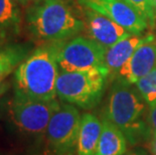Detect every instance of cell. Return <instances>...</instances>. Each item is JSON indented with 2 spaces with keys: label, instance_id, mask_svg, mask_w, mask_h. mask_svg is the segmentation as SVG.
<instances>
[{
  "label": "cell",
  "instance_id": "5bb4252c",
  "mask_svg": "<svg viewBox=\"0 0 156 155\" xmlns=\"http://www.w3.org/2000/svg\"><path fill=\"white\" fill-rule=\"evenodd\" d=\"M30 54V48L24 44H11L0 48V93L4 82L11 72Z\"/></svg>",
  "mask_w": 156,
  "mask_h": 155
},
{
  "label": "cell",
  "instance_id": "7c38bea8",
  "mask_svg": "<svg viewBox=\"0 0 156 155\" xmlns=\"http://www.w3.org/2000/svg\"><path fill=\"white\" fill-rule=\"evenodd\" d=\"M102 131V121L94 114L82 115L77 142L78 155H95Z\"/></svg>",
  "mask_w": 156,
  "mask_h": 155
},
{
  "label": "cell",
  "instance_id": "ac0fdd59",
  "mask_svg": "<svg viewBox=\"0 0 156 155\" xmlns=\"http://www.w3.org/2000/svg\"><path fill=\"white\" fill-rule=\"evenodd\" d=\"M147 122L150 130L156 133V103L152 106H149L148 115H147Z\"/></svg>",
  "mask_w": 156,
  "mask_h": 155
},
{
  "label": "cell",
  "instance_id": "9a60e30c",
  "mask_svg": "<svg viewBox=\"0 0 156 155\" xmlns=\"http://www.w3.org/2000/svg\"><path fill=\"white\" fill-rule=\"evenodd\" d=\"M21 11L15 0H0V37L3 41L20 33Z\"/></svg>",
  "mask_w": 156,
  "mask_h": 155
},
{
  "label": "cell",
  "instance_id": "52a82bcc",
  "mask_svg": "<svg viewBox=\"0 0 156 155\" xmlns=\"http://www.w3.org/2000/svg\"><path fill=\"white\" fill-rule=\"evenodd\" d=\"M81 114L72 104H61L46 128V138L51 149L58 155H72L77 142Z\"/></svg>",
  "mask_w": 156,
  "mask_h": 155
},
{
  "label": "cell",
  "instance_id": "7402d4cb",
  "mask_svg": "<svg viewBox=\"0 0 156 155\" xmlns=\"http://www.w3.org/2000/svg\"><path fill=\"white\" fill-rule=\"evenodd\" d=\"M124 155H145L144 153H141V152H131L129 154H124Z\"/></svg>",
  "mask_w": 156,
  "mask_h": 155
},
{
  "label": "cell",
  "instance_id": "277c9868",
  "mask_svg": "<svg viewBox=\"0 0 156 155\" xmlns=\"http://www.w3.org/2000/svg\"><path fill=\"white\" fill-rule=\"evenodd\" d=\"M108 76L106 68L79 72L59 70L56 96L65 103L90 110L100 103Z\"/></svg>",
  "mask_w": 156,
  "mask_h": 155
},
{
  "label": "cell",
  "instance_id": "2e32d148",
  "mask_svg": "<svg viewBox=\"0 0 156 155\" xmlns=\"http://www.w3.org/2000/svg\"><path fill=\"white\" fill-rule=\"evenodd\" d=\"M135 86L148 107L156 103V69L140 79Z\"/></svg>",
  "mask_w": 156,
  "mask_h": 155
},
{
  "label": "cell",
  "instance_id": "8fae6325",
  "mask_svg": "<svg viewBox=\"0 0 156 155\" xmlns=\"http://www.w3.org/2000/svg\"><path fill=\"white\" fill-rule=\"evenodd\" d=\"M154 38L153 34L145 35H130L116 42L109 48L106 49L105 54V68L109 75H116L123 68L129 58L132 57L135 51L140 45Z\"/></svg>",
  "mask_w": 156,
  "mask_h": 155
},
{
  "label": "cell",
  "instance_id": "ffe728a7",
  "mask_svg": "<svg viewBox=\"0 0 156 155\" xmlns=\"http://www.w3.org/2000/svg\"><path fill=\"white\" fill-rule=\"evenodd\" d=\"M151 149L154 155H156V133L153 134V138H152V143H151Z\"/></svg>",
  "mask_w": 156,
  "mask_h": 155
},
{
  "label": "cell",
  "instance_id": "603a6c76",
  "mask_svg": "<svg viewBox=\"0 0 156 155\" xmlns=\"http://www.w3.org/2000/svg\"><path fill=\"white\" fill-rule=\"evenodd\" d=\"M1 44H3V39L0 37V48H1Z\"/></svg>",
  "mask_w": 156,
  "mask_h": 155
},
{
  "label": "cell",
  "instance_id": "e0dca14e",
  "mask_svg": "<svg viewBox=\"0 0 156 155\" xmlns=\"http://www.w3.org/2000/svg\"><path fill=\"white\" fill-rule=\"evenodd\" d=\"M127 4L132 6L135 10H137L148 22L149 26H153L156 18L153 11L152 0H123Z\"/></svg>",
  "mask_w": 156,
  "mask_h": 155
},
{
  "label": "cell",
  "instance_id": "8992f818",
  "mask_svg": "<svg viewBox=\"0 0 156 155\" xmlns=\"http://www.w3.org/2000/svg\"><path fill=\"white\" fill-rule=\"evenodd\" d=\"M59 105L56 99L37 100L14 92L9 113L18 129L29 134H41L45 133L49 120Z\"/></svg>",
  "mask_w": 156,
  "mask_h": 155
},
{
  "label": "cell",
  "instance_id": "5b68a950",
  "mask_svg": "<svg viewBox=\"0 0 156 155\" xmlns=\"http://www.w3.org/2000/svg\"><path fill=\"white\" fill-rule=\"evenodd\" d=\"M49 44L59 70L79 72L105 68L106 48L88 36L77 35Z\"/></svg>",
  "mask_w": 156,
  "mask_h": 155
},
{
  "label": "cell",
  "instance_id": "9c48e42d",
  "mask_svg": "<svg viewBox=\"0 0 156 155\" xmlns=\"http://www.w3.org/2000/svg\"><path fill=\"white\" fill-rule=\"evenodd\" d=\"M85 14V29L87 36L106 49L121 39L132 35L124 27L97 11L82 7Z\"/></svg>",
  "mask_w": 156,
  "mask_h": 155
},
{
  "label": "cell",
  "instance_id": "3957f363",
  "mask_svg": "<svg viewBox=\"0 0 156 155\" xmlns=\"http://www.w3.org/2000/svg\"><path fill=\"white\" fill-rule=\"evenodd\" d=\"M132 85L117 80L113 85L105 109V118L117 126L130 144L143 141L150 130L145 122V101Z\"/></svg>",
  "mask_w": 156,
  "mask_h": 155
},
{
  "label": "cell",
  "instance_id": "44dd1931",
  "mask_svg": "<svg viewBox=\"0 0 156 155\" xmlns=\"http://www.w3.org/2000/svg\"><path fill=\"white\" fill-rule=\"evenodd\" d=\"M152 5H153V11H154V15L156 18V0H152Z\"/></svg>",
  "mask_w": 156,
  "mask_h": 155
},
{
  "label": "cell",
  "instance_id": "30bf717a",
  "mask_svg": "<svg viewBox=\"0 0 156 155\" xmlns=\"http://www.w3.org/2000/svg\"><path fill=\"white\" fill-rule=\"evenodd\" d=\"M156 69V38L140 45L117 74L118 80L129 85L137 82Z\"/></svg>",
  "mask_w": 156,
  "mask_h": 155
},
{
  "label": "cell",
  "instance_id": "ba28073f",
  "mask_svg": "<svg viewBox=\"0 0 156 155\" xmlns=\"http://www.w3.org/2000/svg\"><path fill=\"white\" fill-rule=\"evenodd\" d=\"M78 3L105 15L133 35H141L149 27L143 16L123 0H78Z\"/></svg>",
  "mask_w": 156,
  "mask_h": 155
},
{
  "label": "cell",
  "instance_id": "4fadbf2b",
  "mask_svg": "<svg viewBox=\"0 0 156 155\" xmlns=\"http://www.w3.org/2000/svg\"><path fill=\"white\" fill-rule=\"evenodd\" d=\"M128 140L117 126L104 117L102 131L95 155H124L127 151Z\"/></svg>",
  "mask_w": 156,
  "mask_h": 155
},
{
  "label": "cell",
  "instance_id": "6da1fadb",
  "mask_svg": "<svg viewBox=\"0 0 156 155\" xmlns=\"http://www.w3.org/2000/svg\"><path fill=\"white\" fill-rule=\"evenodd\" d=\"M28 30L36 41L54 44L77 36L85 22L68 0H38L26 11Z\"/></svg>",
  "mask_w": 156,
  "mask_h": 155
},
{
  "label": "cell",
  "instance_id": "7a4b0ae2",
  "mask_svg": "<svg viewBox=\"0 0 156 155\" xmlns=\"http://www.w3.org/2000/svg\"><path fill=\"white\" fill-rule=\"evenodd\" d=\"M59 72L55 52L49 44L28 55L14 72V92L37 100L56 99V79Z\"/></svg>",
  "mask_w": 156,
  "mask_h": 155
},
{
  "label": "cell",
  "instance_id": "d6986e66",
  "mask_svg": "<svg viewBox=\"0 0 156 155\" xmlns=\"http://www.w3.org/2000/svg\"><path fill=\"white\" fill-rule=\"evenodd\" d=\"M16 2L19 3V4H22V5H28V4H32L38 0H15Z\"/></svg>",
  "mask_w": 156,
  "mask_h": 155
}]
</instances>
